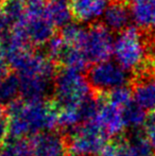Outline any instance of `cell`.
<instances>
[{
  "mask_svg": "<svg viewBox=\"0 0 155 156\" xmlns=\"http://www.w3.org/2000/svg\"><path fill=\"white\" fill-rule=\"evenodd\" d=\"M8 137L26 139L39 133L53 131L58 124V109L48 100L27 102L17 100L5 108Z\"/></svg>",
  "mask_w": 155,
  "mask_h": 156,
  "instance_id": "obj_1",
  "label": "cell"
},
{
  "mask_svg": "<svg viewBox=\"0 0 155 156\" xmlns=\"http://www.w3.org/2000/svg\"><path fill=\"white\" fill-rule=\"evenodd\" d=\"M136 26H130L119 33L114 43V56L116 62L126 70L138 74L155 64L152 38Z\"/></svg>",
  "mask_w": 155,
  "mask_h": 156,
  "instance_id": "obj_2",
  "label": "cell"
},
{
  "mask_svg": "<svg viewBox=\"0 0 155 156\" xmlns=\"http://www.w3.org/2000/svg\"><path fill=\"white\" fill-rule=\"evenodd\" d=\"M86 76L81 72L60 67L53 80L54 104L58 108L75 107L91 96Z\"/></svg>",
  "mask_w": 155,
  "mask_h": 156,
  "instance_id": "obj_3",
  "label": "cell"
},
{
  "mask_svg": "<svg viewBox=\"0 0 155 156\" xmlns=\"http://www.w3.org/2000/svg\"><path fill=\"white\" fill-rule=\"evenodd\" d=\"M108 137L97 121L79 125L66 135L69 152L80 156H98L108 144Z\"/></svg>",
  "mask_w": 155,
  "mask_h": 156,
  "instance_id": "obj_4",
  "label": "cell"
},
{
  "mask_svg": "<svg viewBox=\"0 0 155 156\" xmlns=\"http://www.w3.org/2000/svg\"><path fill=\"white\" fill-rule=\"evenodd\" d=\"M86 78L91 90L101 94L128 86V83L131 82L130 72L124 70L116 61L95 64L88 69Z\"/></svg>",
  "mask_w": 155,
  "mask_h": 156,
  "instance_id": "obj_5",
  "label": "cell"
},
{
  "mask_svg": "<svg viewBox=\"0 0 155 156\" xmlns=\"http://www.w3.org/2000/svg\"><path fill=\"white\" fill-rule=\"evenodd\" d=\"M114 43L112 32L103 23H90L85 30L81 50L89 63L106 62L114 53Z\"/></svg>",
  "mask_w": 155,
  "mask_h": 156,
  "instance_id": "obj_6",
  "label": "cell"
},
{
  "mask_svg": "<svg viewBox=\"0 0 155 156\" xmlns=\"http://www.w3.org/2000/svg\"><path fill=\"white\" fill-rule=\"evenodd\" d=\"M33 156H69L66 136L58 132L39 133L30 139Z\"/></svg>",
  "mask_w": 155,
  "mask_h": 156,
  "instance_id": "obj_7",
  "label": "cell"
},
{
  "mask_svg": "<svg viewBox=\"0 0 155 156\" xmlns=\"http://www.w3.org/2000/svg\"><path fill=\"white\" fill-rule=\"evenodd\" d=\"M112 0H68L72 18L77 23H95L103 16Z\"/></svg>",
  "mask_w": 155,
  "mask_h": 156,
  "instance_id": "obj_8",
  "label": "cell"
},
{
  "mask_svg": "<svg viewBox=\"0 0 155 156\" xmlns=\"http://www.w3.org/2000/svg\"><path fill=\"white\" fill-rule=\"evenodd\" d=\"M99 98L101 104L95 121L100 124L108 136H114L116 138L120 137L123 129H125L122 120L121 108L106 102L102 96Z\"/></svg>",
  "mask_w": 155,
  "mask_h": 156,
  "instance_id": "obj_9",
  "label": "cell"
},
{
  "mask_svg": "<svg viewBox=\"0 0 155 156\" xmlns=\"http://www.w3.org/2000/svg\"><path fill=\"white\" fill-rule=\"evenodd\" d=\"M131 19L132 14L128 4L112 0L103 14V25L111 32L121 33L130 27Z\"/></svg>",
  "mask_w": 155,
  "mask_h": 156,
  "instance_id": "obj_10",
  "label": "cell"
},
{
  "mask_svg": "<svg viewBox=\"0 0 155 156\" xmlns=\"http://www.w3.org/2000/svg\"><path fill=\"white\" fill-rule=\"evenodd\" d=\"M20 79V98L27 102L47 100L53 89V81L41 78Z\"/></svg>",
  "mask_w": 155,
  "mask_h": 156,
  "instance_id": "obj_11",
  "label": "cell"
},
{
  "mask_svg": "<svg viewBox=\"0 0 155 156\" xmlns=\"http://www.w3.org/2000/svg\"><path fill=\"white\" fill-rule=\"evenodd\" d=\"M134 101L146 111L155 109V74L133 79Z\"/></svg>",
  "mask_w": 155,
  "mask_h": 156,
  "instance_id": "obj_12",
  "label": "cell"
},
{
  "mask_svg": "<svg viewBox=\"0 0 155 156\" xmlns=\"http://www.w3.org/2000/svg\"><path fill=\"white\" fill-rule=\"evenodd\" d=\"M131 14L138 29L145 32H155V0L134 1Z\"/></svg>",
  "mask_w": 155,
  "mask_h": 156,
  "instance_id": "obj_13",
  "label": "cell"
},
{
  "mask_svg": "<svg viewBox=\"0 0 155 156\" xmlns=\"http://www.w3.org/2000/svg\"><path fill=\"white\" fill-rule=\"evenodd\" d=\"M46 14L55 28H64L72 18L70 6L66 0H52L46 5Z\"/></svg>",
  "mask_w": 155,
  "mask_h": 156,
  "instance_id": "obj_14",
  "label": "cell"
},
{
  "mask_svg": "<svg viewBox=\"0 0 155 156\" xmlns=\"http://www.w3.org/2000/svg\"><path fill=\"white\" fill-rule=\"evenodd\" d=\"M20 97V79L16 73H8L0 79V103L10 105L19 100Z\"/></svg>",
  "mask_w": 155,
  "mask_h": 156,
  "instance_id": "obj_15",
  "label": "cell"
},
{
  "mask_svg": "<svg viewBox=\"0 0 155 156\" xmlns=\"http://www.w3.org/2000/svg\"><path fill=\"white\" fill-rule=\"evenodd\" d=\"M121 114L125 129H130L135 132L139 131V129L145 125L146 118H147L146 109L139 106L135 101H132L128 105L122 107Z\"/></svg>",
  "mask_w": 155,
  "mask_h": 156,
  "instance_id": "obj_16",
  "label": "cell"
},
{
  "mask_svg": "<svg viewBox=\"0 0 155 156\" xmlns=\"http://www.w3.org/2000/svg\"><path fill=\"white\" fill-rule=\"evenodd\" d=\"M0 156H33L30 142L26 139L9 138L0 147Z\"/></svg>",
  "mask_w": 155,
  "mask_h": 156,
  "instance_id": "obj_17",
  "label": "cell"
},
{
  "mask_svg": "<svg viewBox=\"0 0 155 156\" xmlns=\"http://www.w3.org/2000/svg\"><path fill=\"white\" fill-rule=\"evenodd\" d=\"M103 99L106 102L111 103L114 106H117L119 108H122L129 103L134 101V97H133V89L129 86H123L116 88L112 91H108L106 94H101Z\"/></svg>",
  "mask_w": 155,
  "mask_h": 156,
  "instance_id": "obj_18",
  "label": "cell"
},
{
  "mask_svg": "<svg viewBox=\"0 0 155 156\" xmlns=\"http://www.w3.org/2000/svg\"><path fill=\"white\" fill-rule=\"evenodd\" d=\"M128 139L138 156H154V147L146 136L145 132H133V134Z\"/></svg>",
  "mask_w": 155,
  "mask_h": 156,
  "instance_id": "obj_19",
  "label": "cell"
},
{
  "mask_svg": "<svg viewBox=\"0 0 155 156\" xmlns=\"http://www.w3.org/2000/svg\"><path fill=\"white\" fill-rule=\"evenodd\" d=\"M1 10L12 21L13 26H15L25 17L27 6L23 0H5Z\"/></svg>",
  "mask_w": 155,
  "mask_h": 156,
  "instance_id": "obj_20",
  "label": "cell"
},
{
  "mask_svg": "<svg viewBox=\"0 0 155 156\" xmlns=\"http://www.w3.org/2000/svg\"><path fill=\"white\" fill-rule=\"evenodd\" d=\"M114 144L116 146L117 156H138L128 138L120 136Z\"/></svg>",
  "mask_w": 155,
  "mask_h": 156,
  "instance_id": "obj_21",
  "label": "cell"
},
{
  "mask_svg": "<svg viewBox=\"0 0 155 156\" xmlns=\"http://www.w3.org/2000/svg\"><path fill=\"white\" fill-rule=\"evenodd\" d=\"M13 23L9 19V17L3 13V11L0 9V44L3 43L13 31Z\"/></svg>",
  "mask_w": 155,
  "mask_h": 156,
  "instance_id": "obj_22",
  "label": "cell"
},
{
  "mask_svg": "<svg viewBox=\"0 0 155 156\" xmlns=\"http://www.w3.org/2000/svg\"><path fill=\"white\" fill-rule=\"evenodd\" d=\"M143 132L152 146L155 148V109L149 112L146 118V122L143 125Z\"/></svg>",
  "mask_w": 155,
  "mask_h": 156,
  "instance_id": "obj_23",
  "label": "cell"
},
{
  "mask_svg": "<svg viewBox=\"0 0 155 156\" xmlns=\"http://www.w3.org/2000/svg\"><path fill=\"white\" fill-rule=\"evenodd\" d=\"M8 137V120L6 112L3 105L0 103V141H3Z\"/></svg>",
  "mask_w": 155,
  "mask_h": 156,
  "instance_id": "obj_24",
  "label": "cell"
},
{
  "mask_svg": "<svg viewBox=\"0 0 155 156\" xmlns=\"http://www.w3.org/2000/svg\"><path fill=\"white\" fill-rule=\"evenodd\" d=\"M98 156H117L116 146L115 144H108L101 152L98 154Z\"/></svg>",
  "mask_w": 155,
  "mask_h": 156,
  "instance_id": "obj_25",
  "label": "cell"
},
{
  "mask_svg": "<svg viewBox=\"0 0 155 156\" xmlns=\"http://www.w3.org/2000/svg\"><path fill=\"white\" fill-rule=\"evenodd\" d=\"M8 73H9V65L4 61V58H2L1 54H0V79H2Z\"/></svg>",
  "mask_w": 155,
  "mask_h": 156,
  "instance_id": "obj_26",
  "label": "cell"
},
{
  "mask_svg": "<svg viewBox=\"0 0 155 156\" xmlns=\"http://www.w3.org/2000/svg\"><path fill=\"white\" fill-rule=\"evenodd\" d=\"M115 1L121 2V3H124V4H130V3H133L134 1H136V0H115Z\"/></svg>",
  "mask_w": 155,
  "mask_h": 156,
  "instance_id": "obj_27",
  "label": "cell"
},
{
  "mask_svg": "<svg viewBox=\"0 0 155 156\" xmlns=\"http://www.w3.org/2000/svg\"><path fill=\"white\" fill-rule=\"evenodd\" d=\"M4 1H5V0H0V9L2 8V5H3V3H4Z\"/></svg>",
  "mask_w": 155,
  "mask_h": 156,
  "instance_id": "obj_28",
  "label": "cell"
},
{
  "mask_svg": "<svg viewBox=\"0 0 155 156\" xmlns=\"http://www.w3.org/2000/svg\"><path fill=\"white\" fill-rule=\"evenodd\" d=\"M154 50H155V38H154Z\"/></svg>",
  "mask_w": 155,
  "mask_h": 156,
  "instance_id": "obj_29",
  "label": "cell"
},
{
  "mask_svg": "<svg viewBox=\"0 0 155 156\" xmlns=\"http://www.w3.org/2000/svg\"><path fill=\"white\" fill-rule=\"evenodd\" d=\"M71 156H80V155H71Z\"/></svg>",
  "mask_w": 155,
  "mask_h": 156,
  "instance_id": "obj_30",
  "label": "cell"
},
{
  "mask_svg": "<svg viewBox=\"0 0 155 156\" xmlns=\"http://www.w3.org/2000/svg\"><path fill=\"white\" fill-rule=\"evenodd\" d=\"M50 1H52V0H50Z\"/></svg>",
  "mask_w": 155,
  "mask_h": 156,
  "instance_id": "obj_31",
  "label": "cell"
},
{
  "mask_svg": "<svg viewBox=\"0 0 155 156\" xmlns=\"http://www.w3.org/2000/svg\"><path fill=\"white\" fill-rule=\"evenodd\" d=\"M154 156H155V154H154Z\"/></svg>",
  "mask_w": 155,
  "mask_h": 156,
  "instance_id": "obj_32",
  "label": "cell"
},
{
  "mask_svg": "<svg viewBox=\"0 0 155 156\" xmlns=\"http://www.w3.org/2000/svg\"><path fill=\"white\" fill-rule=\"evenodd\" d=\"M0 147H1V146H0Z\"/></svg>",
  "mask_w": 155,
  "mask_h": 156,
  "instance_id": "obj_33",
  "label": "cell"
}]
</instances>
